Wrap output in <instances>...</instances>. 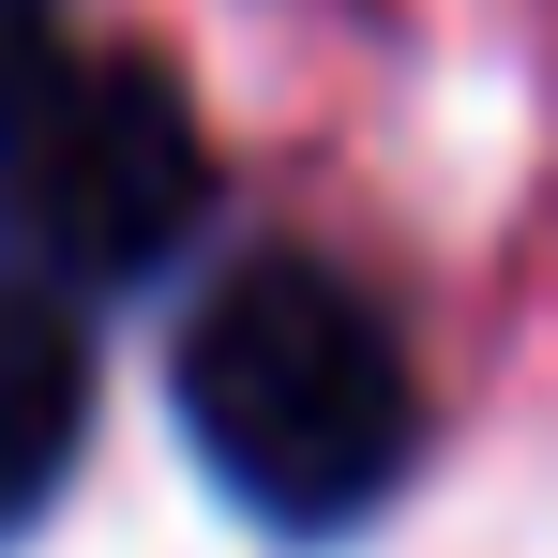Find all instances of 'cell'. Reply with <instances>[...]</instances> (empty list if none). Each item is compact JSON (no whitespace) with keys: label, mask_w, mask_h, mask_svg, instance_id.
Segmentation results:
<instances>
[{"label":"cell","mask_w":558,"mask_h":558,"mask_svg":"<svg viewBox=\"0 0 558 558\" xmlns=\"http://www.w3.org/2000/svg\"><path fill=\"white\" fill-rule=\"evenodd\" d=\"M211 211V136L167 61L136 46H46L0 92V257L15 287L76 302V287H136L167 272Z\"/></svg>","instance_id":"cell-2"},{"label":"cell","mask_w":558,"mask_h":558,"mask_svg":"<svg viewBox=\"0 0 558 558\" xmlns=\"http://www.w3.org/2000/svg\"><path fill=\"white\" fill-rule=\"evenodd\" d=\"M46 46H61V31H46V0H0V92H15V76H31Z\"/></svg>","instance_id":"cell-4"},{"label":"cell","mask_w":558,"mask_h":558,"mask_svg":"<svg viewBox=\"0 0 558 558\" xmlns=\"http://www.w3.org/2000/svg\"><path fill=\"white\" fill-rule=\"evenodd\" d=\"M76 438H92V332H76V302L0 272V544L61 498Z\"/></svg>","instance_id":"cell-3"},{"label":"cell","mask_w":558,"mask_h":558,"mask_svg":"<svg viewBox=\"0 0 558 558\" xmlns=\"http://www.w3.org/2000/svg\"><path fill=\"white\" fill-rule=\"evenodd\" d=\"M182 438L196 468L287 529H363L377 498L423 453V392H408V348L332 257H242L182 317Z\"/></svg>","instance_id":"cell-1"}]
</instances>
